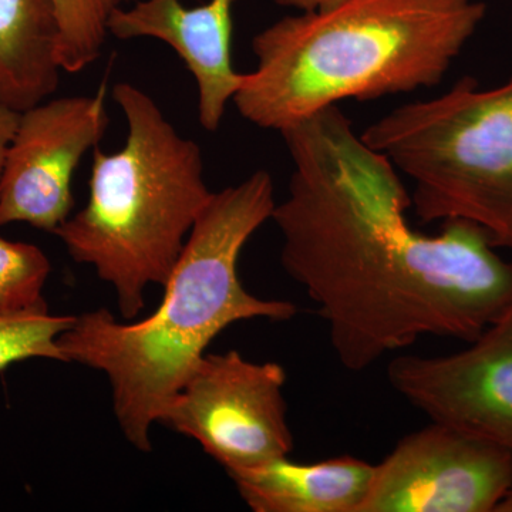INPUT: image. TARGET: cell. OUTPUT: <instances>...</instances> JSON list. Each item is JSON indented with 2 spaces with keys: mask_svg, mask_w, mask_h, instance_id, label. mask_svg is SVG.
Returning <instances> with one entry per match:
<instances>
[{
  "mask_svg": "<svg viewBox=\"0 0 512 512\" xmlns=\"http://www.w3.org/2000/svg\"><path fill=\"white\" fill-rule=\"evenodd\" d=\"M127 120L116 153L94 148L89 201L55 235L70 256L113 286L124 319L144 308L147 286H164L212 192L201 148L178 134L147 93L113 87Z\"/></svg>",
  "mask_w": 512,
  "mask_h": 512,
  "instance_id": "4",
  "label": "cell"
},
{
  "mask_svg": "<svg viewBox=\"0 0 512 512\" xmlns=\"http://www.w3.org/2000/svg\"><path fill=\"white\" fill-rule=\"evenodd\" d=\"M282 8L298 10V12H319L345 2V0H274Z\"/></svg>",
  "mask_w": 512,
  "mask_h": 512,
  "instance_id": "17",
  "label": "cell"
},
{
  "mask_svg": "<svg viewBox=\"0 0 512 512\" xmlns=\"http://www.w3.org/2000/svg\"><path fill=\"white\" fill-rule=\"evenodd\" d=\"M107 84L90 96L45 100L20 111L0 175V225L26 222L55 234L73 210L72 180L109 126Z\"/></svg>",
  "mask_w": 512,
  "mask_h": 512,
  "instance_id": "8",
  "label": "cell"
},
{
  "mask_svg": "<svg viewBox=\"0 0 512 512\" xmlns=\"http://www.w3.org/2000/svg\"><path fill=\"white\" fill-rule=\"evenodd\" d=\"M512 485V451L431 421L376 464L359 512H495Z\"/></svg>",
  "mask_w": 512,
  "mask_h": 512,
  "instance_id": "7",
  "label": "cell"
},
{
  "mask_svg": "<svg viewBox=\"0 0 512 512\" xmlns=\"http://www.w3.org/2000/svg\"><path fill=\"white\" fill-rule=\"evenodd\" d=\"M293 170L276 202L286 274L318 305L350 372L424 336L473 342L512 306V262L473 222L414 231L399 171L339 106L279 131Z\"/></svg>",
  "mask_w": 512,
  "mask_h": 512,
  "instance_id": "1",
  "label": "cell"
},
{
  "mask_svg": "<svg viewBox=\"0 0 512 512\" xmlns=\"http://www.w3.org/2000/svg\"><path fill=\"white\" fill-rule=\"evenodd\" d=\"M74 319L76 316L50 315L49 311L0 316V370L33 357L64 362L57 339Z\"/></svg>",
  "mask_w": 512,
  "mask_h": 512,
  "instance_id": "15",
  "label": "cell"
},
{
  "mask_svg": "<svg viewBox=\"0 0 512 512\" xmlns=\"http://www.w3.org/2000/svg\"><path fill=\"white\" fill-rule=\"evenodd\" d=\"M52 0H0V103L23 111L60 82Z\"/></svg>",
  "mask_w": 512,
  "mask_h": 512,
  "instance_id": "12",
  "label": "cell"
},
{
  "mask_svg": "<svg viewBox=\"0 0 512 512\" xmlns=\"http://www.w3.org/2000/svg\"><path fill=\"white\" fill-rule=\"evenodd\" d=\"M47 256L35 245L0 238V316L47 311Z\"/></svg>",
  "mask_w": 512,
  "mask_h": 512,
  "instance_id": "14",
  "label": "cell"
},
{
  "mask_svg": "<svg viewBox=\"0 0 512 512\" xmlns=\"http://www.w3.org/2000/svg\"><path fill=\"white\" fill-rule=\"evenodd\" d=\"M495 512H512V485L508 493L505 494L501 503L498 504L497 510Z\"/></svg>",
  "mask_w": 512,
  "mask_h": 512,
  "instance_id": "18",
  "label": "cell"
},
{
  "mask_svg": "<svg viewBox=\"0 0 512 512\" xmlns=\"http://www.w3.org/2000/svg\"><path fill=\"white\" fill-rule=\"evenodd\" d=\"M275 207L274 181L262 170L212 192L153 315L120 323L97 309L76 316L57 339L64 362L107 376L120 429L137 450L151 451V427L222 330L248 319L281 322L298 312L291 302L256 298L239 281V255Z\"/></svg>",
  "mask_w": 512,
  "mask_h": 512,
  "instance_id": "2",
  "label": "cell"
},
{
  "mask_svg": "<svg viewBox=\"0 0 512 512\" xmlns=\"http://www.w3.org/2000/svg\"><path fill=\"white\" fill-rule=\"evenodd\" d=\"M237 0H208L187 8L181 0H141L117 9L109 35L119 40L153 37L173 47L198 87V119L217 131L241 86L232 66V9Z\"/></svg>",
  "mask_w": 512,
  "mask_h": 512,
  "instance_id": "10",
  "label": "cell"
},
{
  "mask_svg": "<svg viewBox=\"0 0 512 512\" xmlns=\"http://www.w3.org/2000/svg\"><path fill=\"white\" fill-rule=\"evenodd\" d=\"M363 141L412 178L423 224L460 220L512 251V72L484 89L464 76L448 92L403 104L363 131Z\"/></svg>",
  "mask_w": 512,
  "mask_h": 512,
  "instance_id": "5",
  "label": "cell"
},
{
  "mask_svg": "<svg viewBox=\"0 0 512 512\" xmlns=\"http://www.w3.org/2000/svg\"><path fill=\"white\" fill-rule=\"evenodd\" d=\"M373 474L375 466L356 457L299 464L286 456L229 477L255 512H359Z\"/></svg>",
  "mask_w": 512,
  "mask_h": 512,
  "instance_id": "11",
  "label": "cell"
},
{
  "mask_svg": "<svg viewBox=\"0 0 512 512\" xmlns=\"http://www.w3.org/2000/svg\"><path fill=\"white\" fill-rule=\"evenodd\" d=\"M468 343L453 355L394 357L387 379L434 423L512 451V306Z\"/></svg>",
  "mask_w": 512,
  "mask_h": 512,
  "instance_id": "9",
  "label": "cell"
},
{
  "mask_svg": "<svg viewBox=\"0 0 512 512\" xmlns=\"http://www.w3.org/2000/svg\"><path fill=\"white\" fill-rule=\"evenodd\" d=\"M286 372L237 350L202 357L160 423L200 443L228 476L286 457L293 448Z\"/></svg>",
  "mask_w": 512,
  "mask_h": 512,
  "instance_id": "6",
  "label": "cell"
},
{
  "mask_svg": "<svg viewBox=\"0 0 512 512\" xmlns=\"http://www.w3.org/2000/svg\"><path fill=\"white\" fill-rule=\"evenodd\" d=\"M137 0H52L57 32V60L63 72L80 73L96 62L109 36L117 9Z\"/></svg>",
  "mask_w": 512,
  "mask_h": 512,
  "instance_id": "13",
  "label": "cell"
},
{
  "mask_svg": "<svg viewBox=\"0 0 512 512\" xmlns=\"http://www.w3.org/2000/svg\"><path fill=\"white\" fill-rule=\"evenodd\" d=\"M481 0H345L286 16L252 39L254 72L232 103L282 131L343 100L436 87L476 35Z\"/></svg>",
  "mask_w": 512,
  "mask_h": 512,
  "instance_id": "3",
  "label": "cell"
},
{
  "mask_svg": "<svg viewBox=\"0 0 512 512\" xmlns=\"http://www.w3.org/2000/svg\"><path fill=\"white\" fill-rule=\"evenodd\" d=\"M20 111L0 103V175L5 167L6 157L13 137H15L16 128L19 124Z\"/></svg>",
  "mask_w": 512,
  "mask_h": 512,
  "instance_id": "16",
  "label": "cell"
}]
</instances>
